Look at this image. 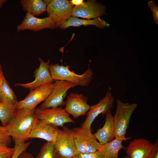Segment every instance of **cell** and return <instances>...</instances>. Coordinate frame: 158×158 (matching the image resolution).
I'll use <instances>...</instances> for the list:
<instances>
[{
	"instance_id": "10",
	"label": "cell",
	"mask_w": 158,
	"mask_h": 158,
	"mask_svg": "<svg viewBox=\"0 0 158 158\" xmlns=\"http://www.w3.org/2000/svg\"><path fill=\"white\" fill-rule=\"evenodd\" d=\"M115 99L110 90H108L105 95L99 100L97 104L90 106V109L86 113L84 122L81 127L91 130V125L96 118L100 114L105 115L113 107Z\"/></svg>"
},
{
	"instance_id": "9",
	"label": "cell",
	"mask_w": 158,
	"mask_h": 158,
	"mask_svg": "<svg viewBox=\"0 0 158 158\" xmlns=\"http://www.w3.org/2000/svg\"><path fill=\"white\" fill-rule=\"evenodd\" d=\"M51 92L40 105L42 109L56 108L65 104L64 99L70 89L78 86L77 85L66 81L56 80Z\"/></svg>"
},
{
	"instance_id": "18",
	"label": "cell",
	"mask_w": 158,
	"mask_h": 158,
	"mask_svg": "<svg viewBox=\"0 0 158 158\" xmlns=\"http://www.w3.org/2000/svg\"><path fill=\"white\" fill-rule=\"evenodd\" d=\"M82 25L85 26L94 25L97 28H103L109 27L110 25L99 17L92 19H84L71 16L58 27L61 29H64L71 26L78 27Z\"/></svg>"
},
{
	"instance_id": "2",
	"label": "cell",
	"mask_w": 158,
	"mask_h": 158,
	"mask_svg": "<svg viewBox=\"0 0 158 158\" xmlns=\"http://www.w3.org/2000/svg\"><path fill=\"white\" fill-rule=\"evenodd\" d=\"M90 60L87 70L83 74L79 75L69 69V65L64 66L57 63H51L49 70L52 79L54 81H68L82 87L88 86L93 78V72L90 66Z\"/></svg>"
},
{
	"instance_id": "25",
	"label": "cell",
	"mask_w": 158,
	"mask_h": 158,
	"mask_svg": "<svg viewBox=\"0 0 158 158\" xmlns=\"http://www.w3.org/2000/svg\"><path fill=\"white\" fill-rule=\"evenodd\" d=\"M31 143V142L29 141L17 145H15L14 153L12 156L10 158H18L22 152L25 151Z\"/></svg>"
},
{
	"instance_id": "31",
	"label": "cell",
	"mask_w": 158,
	"mask_h": 158,
	"mask_svg": "<svg viewBox=\"0 0 158 158\" xmlns=\"http://www.w3.org/2000/svg\"><path fill=\"white\" fill-rule=\"evenodd\" d=\"M70 2L73 5L75 6H78L84 4V2L83 0H71L70 1Z\"/></svg>"
},
{
	"instance_id": "4",
	"label": "cell",
	"mask_w": 158,
	"mask_h": 158,
	"mask_svg": "<svg viewBox=\"0 0 158 158\" xmlns=\"http://www.w3.org/2000/svg\"><path fill=\"white\" fill-rule=\"evenodd\" d=\"M56 137L54 145L57 158H73L78 153L75 145L72 129L63 126Z\"/></svg>"
},
{
	"instance_id": "1",
	"label": "cell",
	"mask_w": 158,
	"mask_h": 158,
	"mask_svg": "<svg viewBox=\"0 0 158 158\" xmlns=\"http://www.w3.org/2000/svg\"><path fill=\"white\" fill-rule=\"evenodd\" d=\"M37 120L34 110L17 109L4 127L7 134L12 138L15 145H17L30 138Z\"/></svg>"
},
{
	"instance_id": "17",
	"label": "cell",
	"mask_w": 158,
	"mask_h": 158,
	"mask_svg": "<svg viewBox=\"0 0 158 158\" xmlns=\"http://www.w3.org/2000/svg\"><path fill=\"white\" fill-rule=\"evenodd\" d=\"M105 115V122L103 127L97 129L94 135L101 144L109 142L115 138L114 127L111 110H109Z\"/></svg>"
},
{
	"instance_id": "29",
	"label": "cell",
	"mask_w": 158,
	"mask_h": 158,
	"mask_svg": "<svg viewBox=\"0 0 158 158\" xmlns=\"http://www.w3.org/2000/svg\"><path fill=\"white\" fill-rule=\"evenodd\" d=\"M154 149L149 158H158V142L156 140L155 142Z\"/></svg>"
},
{
	"instance_id": "33",
	"label": "cell",
	"mask_w": 158,
	"mask_h": 158,
	"mask_svg": "<svg viewBox=\"0 0 158 158\" xmlns=\"http://www.w3.org/2000/svg\"><path fill=\"white\" fill-rule=\"evenodd\" d=\"M6 1V0H0V9L2 8L4 4Z\"/></svg>"
},
{
	"instance_id": "23",
	"label": "cell",
	"mask_w": 158,
	"mask_h": 158,
	"mask_svg": "<svg viewBox=\"0 0 158 158\" xmlns=\"http://www.w3.org/2000/svg\"><path fill=\"white\" fill-rule=\"evenodd\" d=\"M35 158H57L54 143L49 142L44 143Z\"/></svg>"
},
{
	"instance_id": "3",
	"label": "cell",
	"mask_w": 158,
	"mask_h": 158,
	"mask_svg": "<svg viewBox=\"0 0 158 158\" xmlns=\"http://www.w3.org/2000/svg\"><path fill=\"white\" fill-rule=\"evenodd\" d=\"M116 103V111L113 116L115 138L126 141L130 138L125 136L131 116L137 104L135 103H124L119 99H117Z\"/></svg>"
},
{
	"instance_id": "6",
	"label": "cell",
	"mask_w": 158,
	"mask_h": 158,
	"mask_svg": "<svg viewBox=\"0 0 158 158\" xmlns=\"http://www.w3.org/2000/svg\"><path fill=\"white\" fill-rule=\"evenodd\" d=\"M34 112L38 119L56 127L63 126L66 123H75L64 109L61 107L42 109L36 108Z\"/></svg>"
},
{
	"instance_id": "22",
	"label": "cell",
	"mask_w": 158,
	"mask_h": 158,
	"mask_svg": "<svg viewBox=\"0 0 158 158\" xmlns=\"http://www.w3.org/2000/svg\"><path fill=\"white\" fill-rule=\"evenodd\" d=\"M16 110L14 104L0 102V121L2 126L6 125Z\"/></svg>"
},
{
	"instance_id": "14",
	"label": "cell",
	"mask_w": 158,
	"mask_h": 158,
	"mask_svg": "<svg viewBox=\"0 0 158 158\" xmlns=\"http://www.w3.org/2000/svg\"><path fill=\"white\" fill-rule=\"evenodd\" d=\"M105 11V7L96 1L87 0L83 5L73 7L71 16L94 19L104 15Z\"/></svg>"
},
{
	"instance_id": "20",
	"label": "cell",
	"mask_w": 158,
	"mask_h": 158,
	"mask_svg": "<svg viewBox=\"0 0 158 158\" xmlns=\"http://www.w3.org/2000/svg\"><path fill=\"white\" fill-rule=\"evenodd\" d=\"M20 3L24 11L35 16L47 11V4L45 0H21Z\"/></svg>"
},
{
	"instance_id": "36",
	"label": "cell",
	"mask_w": 158,
	"mask_h": 158,
	"mask_svg": "<svg viewBox=\"0 0 158 158\" xmlns=\"http://www.w3.org/2000/svg\"></svg>"
},
{
	"instance_id": "28",
	"label": "cell",
	"mask_w": 158,
	"mask_h": 158,
	"mask_svg": "<svg viewBox=\"0 0 158 158\" xmlns=\"http://www.w3.org/2000/svg\"><path fill=\"white\" fill-rule=\"evenodd\" d=\"M73 158H102L98 150L91 153L82 154L79 153Z\"/></svg>"
},
{
	"instance_id": "32",
	"label": "cell",
	"mask_w": 158,
	"mask_h": 158,
	"mask_svg": "<svg viewBox=\"0 0 158 158\" xmlns=\"http://www.w3.org/2000/svg\"><path fill=\"white\" fill-rule=\"evenodd\" d=\"M4 77L3 72H0V86L1 85Z\"/></svg>"
},
{
	"instance_id": "8",
	"label": "cell",
	"mask_w": 158,
	"mask_h": 158,
	"mask_svg": "<svg viewBox=\"0 0 158 158\" xmlns=\"http://www.w3.org/2000/svg\"><path fill=\"white\" fill-rule=\"evenodd\" d=\"M47 4V11L55 22L56 27L71 17L73 5L66 0H45Z\"/></svg>"
},
{
	"instance_id": "24",
	"label": "cell",
	"mask_w": 158,
	"mask_h": 158,
	"mask_svg": "<svg viewBox=\"0 0 158 158\" xmlns=\"http://www.w3.org/2000/svg\"><path fill=\"white\" fill-rule=\"evenodd\" d=\"M14 147H10L0 142V158H10L13 155Z\"/></svg>"
},
{
	"instance_id": "12",
	"label": "cell",
	"mask_w": 158,
	"mask_h": 158,
	"mask_svg": "<svg viewBox=\"0 0 158 158\" xmlns=\"http://www.w3.org/2000/svg\"><path fill=\"white\" fill-rule=\"evenodd\" d=\"M88 98L82 94L71 92L67 96L65 102V109L74 118L85 115L90 109L87 104Z\"/></svg>"
},
{
	"instance_id": "30",
	"label": "cell",
	"mask_w": 158,
	"mask_h": 158,
	"mask_svg": "<svg viewBox=\"0 0 158 158\" xmlns=\"http://www.w3.org/2000/svg\"><path fill=\"white\" fill-rule=\"evenodd\" d=\"M18 158H35L30 153L24 151L22 152Z\"/></svg>"
},
{
	"instance_id": "11",
	"label": "cell",
	"mask_w": 158,
	"mask_h": 158,
	"mask_svg": "<svg viewBox=\"0 0 158 158\" xmlns=\"http://www.w3.org/2000/svg\"><path fill=\"white\" fill-rule=\"evenodd\" d=\"M40 62L38 68L34 71L35 80L27 83H17L15 87H19L27 89L30 90L35 89L42 85L54 83L49 70L50 60L45 61L40 58H38Z\"/></svg>"
},
{
	"instance_id": "34",
	"label": "cell",
	"mask_w": 158,
	"mask_h": 158,
	"mask_svg": "<svg viewBox=\"0 0 158 158\" xmlns=\"http://www.w3.org/2000/svg\"><path fill=\"white\" fill-rule=\"evenodd\" d=\"M0 72H3L2 68V66H1V65L0 63Z\"/></svg>"
},
{
	"instance_id": "26",
	"label": "cell",
	"mask_w": 158,
	"mask_h": 158,
	"mask_svg": "<svg viewBox=\"0 0 158 158\" xmlns=\"http://www.w3.org/2000/svg\"><path fill=\"white\" fill-rule=\"evenodd\" d=\"M11 142V138L7 134L4 127L0 125V142L8 146Z\"/></svg>"
},
{
	"instance_id": "13",
	"label": "cell",
	"mask_w": 158,
	"mask_h": 158,
	"mask_svg": "<svg viewBox=\"0 0 158 158\" xmlns=\"http://www.w3.org/2000/svg\"><path fill=\"white\" fill-rule=\"evenodd\" d=\"M56 28L55 23L51 16L39 18L27 12L23 21L17 26L16 30L18 32L28 30L37 32L45 29Z\"/></svg>"
},
{
	"instance_id": "35",
	"label": "cell",
	"mask_w": 158,
	"mask_h": 158,
	"mask_svg": "<svg viewBox=\"0 0 158 158\" xmlns=\"http://www.w3.org/2000/svg\"><path fill=\"white\" fill-rule=\"evenodd\" d=\"M123 158H129V157L127 156H126L125 157Z\"/></svg>"
},
{
	"instance_id": "16",
	"label": "cell",
	"mask_w": 158,
	"mask_h": 158,
	"mask_svg": "<svg viewBox=\"0 0 158 158\" xmlns=\"http://www.w3.org/2000/svg\"><path fill=\"white\" fill-rule=\"evenodd\" d=\"M60 129L57 127L37 120L30 138L42 139L54 143Z\"/></svg>"
},
{
	"instance_id": "15",
	"label": "cell",
	"mask_w": 158,
	"mask_h": 158,
	"mask_svg": "<svg viewBox=\"0 0 158 158\" xmlns=\"http://www.w3.org/2000/svg\"><path fill=\"white\" fill-rule=\"evenodd\" d=\"M154 147V144L140 138L130 142L126 150L129 158H149Z\"/></svg>"
},
{
	"instance_id": "21",
	"label": "cell",
	"mask_w": 158,
	"mask_h": 158,
	"mask_svg": "<svg viewBox=\"0 0 158 158\" xmlns=\"http://www.w3.org/2000/svg\"><path fill=\"white\" fill-rule=\"evenodd\" d=\"M17 101L16 95L4 77L0 86V102L15 104Z\"/></svg>"
},
{
	"instance_id": "19",
	"label": "cell",
	"mask_w": 158,
	"mask_h": 158,
	"mask_svg": "<svg viewBox=\"0 0 158 158\" xmlns=\"http://www.w3.org/2000/svg\"><path fill=\"white\" fill-rule=\"evenodd\" d=\"M122 140L115 138L111 141L101 144L97 150L102 158H118L119 151L124 147Z\"/></svg>"
},
{
	"instance_id": "5",
	"label": "cell",
	"mask_w": 158,
	"mask_h": 158,
	"mask_svg": "<svg viewBox=\"0 0 158 158\" xmlns=\"http://www.w3.org/2000/svg\"><path fill=\"white\" fill-rule=\"evenodd\" d=\"M76 149L79 153L86 154L97 151L101 144L98 142L91 130L80 127L72 129Z\"/></svg>"
},
{
	"instance_id": "27",
	"label": "cell",
	"mask_w": 158,
	"mask_h": 158,
	"mask_svg": "<svg viewBox=\"0 0 158 158\" xmlns=\"http://www.w3.org/2000/svg\"><path fill=\"white\" fill-rule=\"evenodd\" d=\"M148 6L149 7L152 11V16L155 23L158 25V7L152 0L147 2Z\"/></svg>"
},
{
	"instance_id": "7",
	"label": "cell",
	"mask_w": 158,
	"mask_h": 158,
	"mask_svg": "<svg viewBox=\"0 0 158 158\" xmlns=\"http://www.w3.org/2000/svg\"><path fill=\"white\" fill-rule=\"evenodd\" d=\"M55 84V82L46 84L30 90L29 94L24 99L16 103V109H26L34 110L38 104L44 101L49 95Z\"/></svg>"
}]
</instances>
